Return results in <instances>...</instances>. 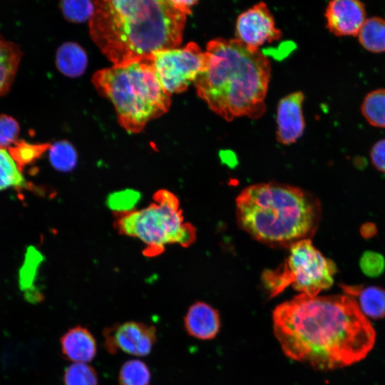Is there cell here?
Listing matches in <instances>:
<instances>
[{
    "instance_id": "obj_1",
    "label": "cell",
    "mask_w": 385,
    "mask_h": 385,
    "mask_svg": "<svg viewBox=\"0 0 385 385\" xmlns=\"http://www.w3.org/2000/svg\"><path fill=\"white\" fill-rule=\"evenodd\" d=\"M273 329L284 354L316 369L349 366L366 357L375 331L349 295L311 297L299 294L279 304Z\"/></svg>"
},
{
    "instance_id": "obj_2",
    "label": "cell",
    "mask_w": 385,
    "mask_h": 385,
    "mask_svg": "<svg viewBox=\"0 0 385 385\" xmlns=\"http://www.w3.org/2000/svg\"><path fill=\"white\" fill-rule=\"evenodd\" d=\"M186 16L172 0L96 1L89 32L113 65H124L178 47Z\"/></svg>"
},
{
    "instance_id": "obj_3",
    "label": "cell",
    "mask_w": 385,
    "mask_h": 385,
    "mask_svg": "<svg viewBox=\"0 0 385 385\" xmlns=\"http://www.w3.org/2000/svg\"><path fill=\"white\" fill-rule=\"evenodd\" d=\"M205 53L206 68L194 82L197 95L226 120L261 117L271 71L267 56L237 38L213 39Z\"/></svg>"
},
{
    "instance_id": "obj_4",
    "label": "cell",
    "mask_w": 385,
    "mask_h": 385,
    "mask_svg": "<svg viewBox=\"0 0 385 385\" xmlns=\"http://www.w3.org/2000/svg\"><path fill=\"white\" fill-rule=\"evenodd\" d=\"M321 210L319 201L312 194L277 183L250 185L236 200L239 226L271 246L290 247L310 239L317 230Z\"/></svg>"
},
{
    "instance_id": "obj_5",
    "label": "cell",
    "mask_w": 385,
    "mask_h": 385,
    "mask_svg": "<svg viewBox=\"0 0 385 385\" xmlns=\"http://www.w3.org/2000/svg\"><path fill=\"white\" fill-rule=\"evenodd\" d=\"M92 81L99 93L111 101L119 123L130 133L141 132L170 106L171 95L161 86L151 60L99 70Z\"/></svg>"
},
{
    "instance_id": "obj_6",
    "label": "cell",
    "mask_w": 385,
    "mask_h": 385,
    "mask_svg": "<svg viewBox=\"0 0 385 385\" xmlns=\"http://www.w3.org/2000/svg\"><path fill=\"white\" fill-rule=\"evenodd\" d=\"M153 200L142 210L119 215L115 222L118 231L140 240L146 245L147 256L162 253L168 244L191 245L196 239V230L184 221L178 197L170 191L160 190Z\"/></svg>"
},
{
    "instance_id": "obj_7",
    "label": "cell",
    "mask_w": 385,
    "mask_h": 385,
    "mask_svg": "<svg viewBox=\"0 0 385 385\" xmlns=\"http://www.w3.org/2000/svg\"><path fill=\"white\" fill-rule=\"evenodd\" d=\"M336 272L335 264L316 249L310 239H305L293 244L284 262L275 270H265L262 279L271 297L290 285L301 294L314 297L332 286Z\"/></svg>"
},
{
    "instance_id": "obj_8",
    "label": "cell",
    "mask_w": 385,
    "mask_h": 385,
    "mask_svg": "<svg viewBox=\"0 0 385 385\" xmlns=\"http://www.w3.org/2000/svg\"><path fill=\"white\" fill-rule=\"evenodd\" d=\"M207 55L200 46L190 42L183 48L159 51L151 58L156 76L170 95L185 91L205 69Z\"/></svg>"
},
{
    "instance_id": "obj_9",
    "label": "cell",
    "mask_w": 385,
    "mask_h": 385,
    "mask_svg": "<svg viewBox=\"0 0 385 385\" xmlns=\"http://www.w3.org/2000/svg\"><path fill=\"white\" fill-rule=\"evenodd\" d=\"M103 346L114 354L121 351L136 356L148 355L156 342L154 326L136 321L117 323L103 331Z\"/></svg>"
},
{
    "instance_id": "obj_10",
    "label": "cell",
    "mask_w": 385,
    "mask_h": 385,
    "mask_svg": "<svg viewBox=\"0 0 385 385\" xmlns=\"http://www.w3.org/2000/svg\"><path fill=\"white\" fill-rule=\"evenodd\" d=\"M237 39L247 47L260 50L266 43L279 39L281 31L275 26L274 18L265 3H259L242 13L237 19Z\"/></svg>"
},
{
    "instance_id": "obj_11",
    "label": "cell",
    "mask_w": 385,
    "mask_h": 385,
    "mask_svg": "<svg viewBox=\"0 0 385 385\" xmlns=\"http://www.w3.org/2000/svg\"><path fill=\"white\" fill-rule=\"evenodd\" d=\"M324 16L327 29L337 36H358L366 19L364 4L355 0L329 1Z\"/></svg>"
},
{
    "instance_id": "obj_12",
    "label": "cell",
    "mask_w": 385,
    "mask_h": 385,
    "mask_svg": "<svg viewBox=\"0 0 385 385\" xmlns=\"http://www.w3.org/2000/svg\"><path fill=\"white\" fill-rule=\"evenodd\" d=\"M301 91L292 93L280 100L277 114V139L284 145L296 142L304 129Z\"/></svg>"
},
{
    "instance_id": "obj_13",
    "label": "cell",
    "mask_w": 385,
    "mask_h": 385,
    "mask_svg": "<svg viewBox=\"0 0 385 385\" xmlns=\"http://www.w3.org/2000/svg\"><path fill=\"white\" fill-rule=\"evenodd\" d=\"M60 344L63 356L73 363L87 364L97 353L95 337L87 327L81 325L68 329L61 337Z\"/></svg>"
},
{
    "instance_id": "obj_14",
    "label": "cell",
    "mask_w": 385,
    "mask_h": 385,
    "mask_svg": "<svg viewBox=\"0 0 385 385\" xmlns=\"http://www.w3.org/2000/svg\"><path fill=\"white\" fill-rule=\"evenodd\" d=\"M187 332L199 339H212L220 327L218 312L210 305L197 302L188 309L184 319Z\"/></svg>"
},
{
    "instance_id": "obj_15",
    "label": "cell",
    "mask_w": 385,
    "mask_h": 385,
    "mask_svg": "<svg viewBox=\"0 0 385 385\" xmlns=\"http://www.w3.org/2000/svg\"><path fill=\"white\" fill-rule=\"evenodd\" d=\"M343 289L350 297L358 298L361 312L373 319L385 317V290L376 286L343 285Z\"/></svg>"
},
{
    "instance_id": "obj_16",
    "label": "cell",
    "mask_w": 385,
    "mask_h": 385,
    "mask_svg": "<svg viewBox=\"0 0 385 385\" xmlns=\"http://www.w3.org/2000/svg\"><path fill=\"white\" fill-rule=\"evenodd\" d=\"M56 64L63 75L72 78L78 77L86 69L88 57L80 45L74 42H66L56 51Z\"/></svg>"
},
{
    "instance_id": "obj_17",
    "label": "cell",
    "mask_w": 385,
    "mask_h": 385,
    "mask_svg": "<svg viewBox=\"0 0 385 385\" xmlns=\"http://www.w3.org/2000/svg\"><path fill=\"white\" fill-rule=\"evenodd\" d=\"M21 57L19 47L0 35V97L10 89Z\"/></svg>"
},
{
    "instance_id": "obj_18",
    "label": "cell",
    "mask_w": 385,
    "mask_h": 385,
    "mask_svg": "<svg viewBox=\"0 0 385 385\" xmlns=\"http://www.w3.org/2000/svg\"><path fill=\"white\" fill-rule=\"evenodd\" d=\"M360 44L373 53L385 51V19L373 16L366 19L359 34Z\"/></svg>"
},
{
    "instance_id": "obj_19",
    "label": "cell",
    "mask_w": 385,
    "mask_h": 385,
    "mask_svg": "<svg viewBox=\"0 0 385 385\" xmlns=\"http://www.w3.org/2000/svg\"><path fill=\"white\" fill-rule=\"evenodd\" d=\"M361 110L371 125L385 128V88L368 93L363 100Z\"/></svg>"
},
{
    "instance_id": "obj_20",
    "label": "cell",
    "mask_w": 385,
    "mask_h": 385,
    "mask_svg": "<svg viewBox=\"0 0 385 385\" xmlns=\"http://www.w3.org/2000/svg\"><path fill=\"white\" fill-rule=\"evenodd\" d=\"M10 187L32 188L6 149H0V190Z\"/></svg>"
},
{
    "instance_id": "obj_21",
    "label": "cell",
    "mask_w": 385,
    "mask_h": 385,
    "mask_svg": "<svg viewBox=\"0 0 385 385\" xmlns=\"http://www.w3.org/2000/svg\"><path fill=\"white\" fill-rule=\"evenodd\" d=\"M151 373L148 365L139 359L124 362L118 372L120 385H149Z\"/></svg>"
},
{
    "instance_id": "obj_22",
    "label": "cell",
    "mask_w": 385,
    "mask_h": 385,
    "mask_svg": "<svg viewBox=\"0 0 385 385\" xmlns=\"http://www.w3.org/2000/svg\"><path fill=\"white\" fill-rule=\"evenodd\" d=\"M49 160L52 166L61 172L72 170L77 164V152L67 140H60L51 145Z\"/></svg>"
},
{
    "instance_id": "obj_23",
    "label": "cell",
    "mask_w": 385,
    "mask_h": 385,
    "mask_svg": "<svg viewBox=\"0 0 385 385\" xmlns=\"http://www.w3.org/2000/svg\"><path fill=\"white\" fill-rule=\"evenodd\" d=\"M51 145L31 144L22 140L15 142L9 148V153L21 171L23 168L38 158Z\"/></svg>"
},
{
    "instance_id": "obj_24",
    "label": "cell",
    "mask_w": 385,
    "mask_h": 385,
    "mask_svg": "<svg viewBox=\"0 0 385 385\" xmlns=\"http://www.w3.org/2000/svg\"><path fill=\"white\" fill-rule=\"evenodd\" d=\"M64 385H98V376L96 369L86 363H73L64 371Z\"/></svg>"
},
{
    "instance_id": "obj_25",
    "label": "cell",
    "mask_w": 385,
    "mask_h": 385,
    "mask_svg": "<svg viewBox=\"0 0 385 385\" xmlns=\"http://www.w3.org/2000/svg\"><path fill=\"white\" fill-rule=\"evenodd\" d=\"M60 8L67 20L81 23L91 19L96 9V1H63Z\"/></svg>"
},
{
    "instance_id": "obj_26",
    "label": "cell",
    "mask_w": 385,
    "mask_h": 385,
    "mask_svg": "<svg viewBox=\"0 0 385 385\" xmlns=\"http://www.w3.org/2000/svg\"><path fill=\"white\" fill-rule=\"evenodd\" d=\"M140 199L139 192L133 189L116 191L108 195L106 200L108 207L119 215L130 212Z\"/></svg>"
},
{
    "instance_id": "obj_27",
    "label": "cell",
    "mask_w": 385,
    "mask_h": 385,
    "mask_svg": "<svg viewBox=\"0 0 385 385\" xmlns=\"http://www.w3.org/2000/svg\"><path fill=\"white\" fill-rule=\"evenodd\" d=\"M19 124L12 117L0 114V149L11 147L17 141Z\"/></svg>"
},
{
    "instance_id": "obj_28",
    "label": "cell",
    "mask_w": 385,
    "mask_h": 385,
    "mask_svg": "<svg viewBox=\"0 0 385 385\" xmlns=\"http://www.w3.org/2000/svg\"><path fill=\"white\" fill-rule=\"evenodd\" d=\"M359 265L364 274L375 277L379 276L384 270L385 260L378 252L366 251L362 255Z\"/></svg>"
},
{
    "instance_id": "obj_29",
    "label": "cell",
    "mask_w": 385,
    "mask_h": 385,
    "mask_svg": "<svg viewBox=\"0 0 385 385\" xmlns=\"http://www.w3.org/2000/svg\"><path fill=\"white\" fill-rule=\"evenodd\" d=\"M28 266L24 268L20 276V287L26 289V292L35 289L34 282L36 274L37 267L42 260L41 255L36 250L29 252Z\"/></svg>"
},
{
    "instance_id": "obj_30",
    "label": "cell",
    "mask_w": 385,
    "mask_h": 385,
    "mask_svg": "<svg viewBox=\"0 0 385 385\" xmlns=\"http://www.w3.org/2000/svg\"><path fill=\"white\" fill-rule=\"evenodd\" d=\"M370 158L374 166L381 172H385V139L377 141L371 148Z\"/></svg>"
},
{
    "instance_id": "obj_31",
    "label": "cell",
    "mask_w": 385,
    "mask_h": 385,
    "mask_svg": "<svg viewBox=\"0 0 385 385\" xmlns=\"http://www.w3.org/2000/svg\"><path fill=\"white\" fill-rule=\"evenodd\" d=\"M173 3L186 15L191 13V8L197 3L196 1L172 0Z\"/></svg>"
}]
</instances>
